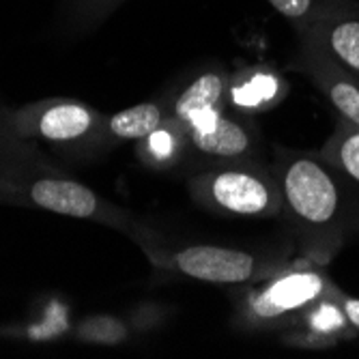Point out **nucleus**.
<instances>
[{"label": "nucleus", "instance_id": "ddd939ff", "mask_svg": "<svg viewBox=\"0 0 359 359\" xmlns=\"http://www.w3.org/2000/svg\"><path fill=\"white\" fill-rule=\"evenodd\" d=\"M166 116H168V112H166L164 100L142 102V104H136L132 108H125L121 112L106 116L104 129H102L104 149H108L116 142L142 140L144 136L155 132V129L166 121Z\"/></svg>", "mask_w": 359, "mask_h": 359}, {"label": "nucleus", "instance_id": "0eeeda50", "mask_svg": "<svg viewBox=\"0 0 359 359\" xmlns=\"http://www.w3.org/2000/svg\"><path fill=\"white\" fill-rule=\"evenodd\" d=\"M189 153L205 159V164L256 159L260 153V134L248 114L219 112L207 123L185 127Z\"/></svg>", "mask_w": 359, "mask_h": 359}, {"label": "nucleus", "instance_id": "6ab92c4d", "mask_svg": "<svg viewBox=\"0 0 359 359\" xmlns=\"http://www.w3.org/2000/svg\"><path fill=\"white\" fill-rule=\"evenodd\" d=\"M336 299L342 308V312L346 314L348 323L353 325V330L359 334V299L357 297H351L346 292H342L340 288H336Z\"/></svg>", "mask_w": 359, "mask_h": 359}, {"label": "nucleus", "instance_id": "f8f14e48", "mask_svg": "<svg viewBox=\"0 0 359 359\" xmlns=\"http://www.w3.org/2000/svg\"><path fill=\"white\" fill-rule=\"evenodd\" d=\"M166 314L161 312L157 306L153 308H142L134 312L129 318L123 316H110V314H100V316H88L78 323L76 327V338L82 342L90 344H104V346H116L127 340H132L140 332H151L157 325H161Z\"/></svg>", "mask_w": 359, "mask_h": 359}, {"label": "nucleus", "instance_id": "4468645a", "mask_svg": "<svg viewBox=\"0 0 359 359\" xmlns=\"http://www.w3.org/2000/svg\"><path fill=\"white\" fill-rule=\"evenodd\" d=\"M187 153V129L183 123L170 116H166V121L155 132L136 142V157L153 170H170L179 166V161Z\"/></svg>", "mask_w": 359, "mask_h": 359}, {"label": "nucleus", "instance_id": "f3484780", "mask_svg": "<svg viewBox=\"0 0 359 359\" xmlns=\"http://www.w3.org/2000/svg\"><path fill=\"white\" fill-rule=\"evenodd\" d=\"M286 22L297 28V35L314 26L320 18L332 13L334 9L348 5L353 0H267Z\"/></svg>", "mask_w": 359, "mask_h": 359}, {"label": "nucleus", "instance_id": "dca6fc26", "mask_svg": "<svg viewBox=\"0 0 359 359\" xmlns=\"http://www.w3.org/2000/svg\"><path fill=\"white\" fill-rule=\"evenodd\" d=\"M318 155L344 179L359 187V127L338 118L332 136L323 144Z\"/></svg>", "mask_w": 359, "mask_h": 359}, {"label": "nucleus", "instance_id": "7ed1b4c3", "mask_svg": "<svg viewBox=\"0 0 359 359\" xmlns=\"http://www.w3.org/2000/svg\"><path fill=\"white\" fill-rule=\"evenodd\" d=\"M334 286L325 267L308 260L290 263L248 286L237 302L233 323L241 332H282L295 327L302 314Z\"/></svg>", "mask_w": 359, "mask_h": 359}, {"label": "nucleus", "instance_id": "39448f33", "mask_svg": "<svg viewBox=\"0 0 359 359\" xmlns=\"http://www.w3.org/2000/svg\"><path fill=\"white\" fill-rule=\"evenodd\" d=\"M147 256L157 269L217 286H250L290 265L284 256L258 254L243 248L191 243L183 248L155 245Z\"/></svg>", "mask_w": 359, "mask_h": 359}, {"label": "nucleus", "instance_id": "9b49d317", "mask_svg": "<svg viewBox=\"0 0 359 359\" xmlns=\"http://www.w3.org/2000/svg\"><path fill=\"white\" fill-rule=\"evenodd\" d=\"M290 84L265 65H252L243 67L231 76L228 82V106L235 108L239 114H260L276 108L288 95Z\"/></svg>", "mask_w": 359, "mask_h": 359}, {"label": "nucleus", "instance_id": "2eb2a0df", "mask_svg": "<svg viewBox=\"0 0 359 359\" xmlns=\"http://www.w3.org/2000/svg\"><path fill=\"white\" fill-rule=\"evenodd\" d=\"M336 288L338 286H334L327 295L314 302L297 323L299 327L320 336L330 346H336L342 340H348L357 334L336 299Z\"/></svg>", "mask_w": 359, "mask_h": 359}, {"label": "nucleus", "instance_id": "aec40b11", "mask_svg": "<svg viewBox=\"0 0 359 359\" xmlns=\"http://www.w3.org/2000/svg\"><path fill=\"white\" fill-rule=\"evenodd\" d=\"M13 140V136L9 134V129H7V121H5V112L0 114V153L5 151V147Z\"/></svg>", "mask_w": 359, "mask_h": 359}, {"label": "nucleus", "instance_id": "20e7f679", "mask_svg": "<svg viewBox=\"0 0 359 359\" xmlns=\"http://www.w3.org/2000/svg\"><path fill=\"white\" fill-rule=\"evenodd\" d=\"M191 201L224 217L269 219L284 211L273 168L256 159L205 164L187 181Z\"/></svg>", "mask_w": 359, "mask_h": 359}, {"label": "nucleus", "instance_id": "f257e3e1", "mask_svg": "<svg viewBox=\"0 0 359 359\" xmlns=\"http://www.w3.org/2000/svg\"><path fill=\"white\" fill-rule=\"evenodd\" d=\"M273 175L282 191V215L288 217L304 260L327 267L342 250L351 228V203L342 175L318 153L280 149Z\"/></svg>", "mask_w": 359, "mask_h": 359}, {"label": "nucleus", "instance_id": "f03ea898", "mask_svg": "<svg viewBox=\"0 0 359 359\" xmlns=\"http://www.w3.org/2000/svg\"><path fill=\"white\" fill-rule=\"evenodd\" d=\"M0 203L35 207L65 217L93 219L121 228L144 252L159 245L155 233L132 213L104 201L84 183L50 168L37 159L28 142L15 138L0 153Z\"/></svg>", "mask_w": 359, "mask_h": 359}, {"label": "nucleus", "instance_id": "6e6552de", "mask_svg": "<svg viewBox=\"0 0 359 359\" xmlns=\"http://www.w3.org/2000/svg\"><path fill=\"white\" fill-rule=\"evenodd\" d=\"M290 67L306 76L336 110L338 118L359 127V82L320 54L316 48L299 39V52Z\"/></svg>", "mask_w": 359, "mask_h": 359}, {"label": "nucleus", "instance_id": "a211bd4d", "mask_svg": "<svg viewBox=\"0 0 359 359\" xmlns=\"http://www.w3.org/2000/svg\"><path fill=\"white\" fill-rule=\"evenodd\" d=\"M125 0H74L72 5V18L74 26L80 30H93L106 22Z\"/></svg>", "mask_w": 359, "mask_h": 359}, {"label": "nucleus", "instance_id": "1a4fd4ad", "mask_svg": "<svg viewBox=\"0 0 359 359\" xmlns=\"http://www.w3.org/2000/svg\"><path fill=\"white\" fill-rule=\"evenodd\" d=\"M299 39L359 82V5L348 3L334 9L302 32Z\"/></svg>", "mask_w": 359, "mask_h": 359}, {"label": "nucleus", "instance_id": "423d86ee", "mask_svg": "<svg viewBox=\"0 0 359 359\" xmlns=\"http://www.w3.org/2000/svg\"><path fill=\"white\" fill-rule=\"evenodd\" d=\"M7 129L15 140H41L67 151H102L106 114L72 97H50L20 110L5 112Z\"/></svg>", "mask_w": 359, "mask_h": 359}, {"label": "nucleus", "instance_id": "9d476101", "mask_svg": "<svg viewBox=\"0 0 359 359\" xmlns=\"http://www.w3.org/2000/svg\"><path fill=\"white\" fill-rule=\"evenodd\" d=\"M228 76L219 67H209L183 84L170 100H164L170 118H177L185 127H194L211 121L228 108Z\"/></svg>", "mask_w": 359, "mask_h": 359}]
</instances>
